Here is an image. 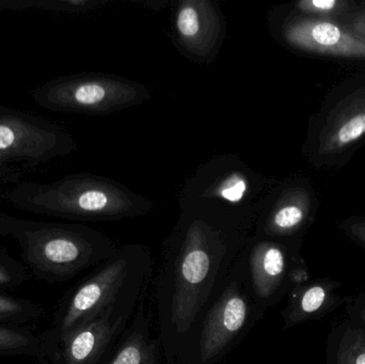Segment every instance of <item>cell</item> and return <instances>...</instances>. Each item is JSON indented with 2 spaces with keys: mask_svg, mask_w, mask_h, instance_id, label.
<instances>
[{
  "mask_svg": "<svg viewBox=\"0 0 365 364\" xmlns=\"http://www.w3.org/2000/svg\"><path fill=\"white\" fill-rule=\"evenodd\" d=\"M0 235L17 244L31 275L51 284L71 279L113 254L108 239L83 224L36 222L0 212Z\"/></svg>",
  "mask_w": 365,
  "mask_h": 364,
  "instance_id": "cell-1",
  "label": "cell"
},
{
  "mask_svg": "<svg viewBox=\"0 0 365 364\" xmlns=\"http://www.w3.org/2000/svg\"><path fill=\"white\" fill-rule=\"evenodd\" d=\"M1 199L19 211L75 222L138 213L132 194L106 180L85 173L66 175L51 183L24 181L4 190Z\"/></svg>",
  "mask_w": 365,
  "mask_h": 364,
  "instance_id": "cell-2",
  "label": "cell"
},
{
  "mask_svg": "<svg viewBox=\"0 0 365 364\" xmlns=\"http://www.w3.org/2000/svg\"><path fill=\"white\" fill-rule=\"evenodd\" d=\"M76 147L59 124L0 104V185H17L21 179Z\"/></svg>",
  "mask_w": 365,
  "mask_h": 364,
  "instance_id": "cell-3",
  "label": "cell"
},
{
  "mask_svg": "<svg viewBox=\"0 0 365 364\" xmlns=\"http://www.w3.org/2000/svg\"><path fill=\"white\" fill-rule=\"evenodd\" d=\"M139 94L132 85L109 77L74 74L45 81L30 96L38 107L53 113L103 115L130 105Z\"/></svg>",
  "mask_w": 365,
  "mask_h": 364,
  "instance_id": "cell-4",
  "label": "cell"
},
{
  "mask_svg": "<svg viewBox=\"0 0 365 364\" xmlns=\"http://www.w3.org/2000/svg\"><path fill=\"white\" fill-rule=\"evenodd\" d=\"M217 236L203 224L187 233L175 275L173 322L180 331L189 328L204 305L208 284L217 265Z\"/></svg>",
  "mask_w": 365,
  "mask_h": 364,
  "instance_id": "cell-5",
  "label": "cell"
},
{
  "mask_svg": "<svg viewBox=\"0 0 365 364\" xmlns=\"http://www.w3.org/2000/svg\"><path fill=\"white\" fill-rule=\"evenodd\" d=\"M128 265L126 258L115 259L75 290L58 312L53 328L44 333L51 348L58 340L91 322L115 303L128 276Z\"/></svg>",
  "mask_w": 365,
  "mask_h": 364,
  "instance_id": "cell-6",
  "label": "cell"
},
{
  "mask_svg": "<svg viewBox=\"0 0 365 364\" xmlns=\"http://www.w3.org/2000/svg\"><path fill=\"white\" fill-rule=\"evenodd\" d=\"M251 278L255 294L266 303L310 280L308 267L298 250L280 241L257 244L251 254Z\"/></svg>",
  "mask_w": 365,
  "mask_h": 364,
  "instance_id": "cell-7",
  "label": "cell"
},
{
  "mask_svg": "<svg viewBox=\"0 0 365 364\" xmlns=\"http://www.w3.org/2000/svg\"><path fill=\"white\" fill-rule=\"evenodd\" d=\"M285 38L294 46L310 53L365 58V41L346 26L330 19H300L287 27Z\"/></svg>",
  "mask_w": 365,
  "mask_h": 364,
  "instance_id": "cell-8",
  "label": "cell"
},
{
  "mask_svg": "<svg viewBox=\"0 0 365 364\" xmlns=\"http://www.w3.org/2000/svg\"><path fill=\"white\" fill-rule=\"evenodd\" d=\"M249 316L246 297L237 286H231L212 307L202 331L200 355L202 363L218 356L233 341Z\"/></svg>",
  "mask_w": 365,
  "mask_h": 364,
  "instance_id": "cell-9",
  "label": "cell"
},
{
  "mask_svg": "<svg viewBox=\"0 0 365 364\" xmlns=\"http://www.w3.org/2000/svg\"><path fill=\"white\" fill-rule=\"evenodd\" d=\"M115 303L98 318L58 340L46 364H94L119 325Z\"/></svg>",
  "mask_w": 365,
  "mask_h": 364,
  "instance_id": "cell-10",
  "label": "cell"
},
{
  "mask_svg": "<svg viewBox=\"0 0 365 364\" xmlns=\"http://www.w3.org/2000/svg\"><path fill=\"white\" fill-rule=\"evenodd\" d=\"M340 282L328 278L308 280L291 291V299L283 311L284 328L319 320L344 306L347 296L338 293Z\"/></svg>",
  "mask_w": 365,
  "mask_h": 364,
  "instance_id": "cell-11",
  "label": "cell"
},
{
  "mask_svg": "<svg viewBox=\"0 0 365 364\" xmlns=\"http://www.w3.org/2000/svg\"><path fill=\"white\" fill-rule=\"evenodd\" d=\"M364 135L365 87L345 98L331 111L319 135V153H338Z\"/></svg>",
  "mask_w": 365,
  "mask_h": 364,
  "instance_id": "cell-12",
  "label": "cell"
},
{
  "mask_svg": "<svg viewBox=\"0 0 365 364\" xmlns=\"http://www.w3.org/2000/svg\"><path fill=\"white\" fill-rule=\"evenodd\" d=\"M53 348L44 333L34 335L28 328L0 324V357L25 356L46 364Z\"/></svg>",
  "mask_w": 365,
  "mask_h": 364,
  "instance_id": "cell-13",
  "label": "cell"
},
{
  "mask_svg": "<svg viewBox=\"0 0 365 364\" xmlns=\"http://www.w3.org/2000/svg\"><path fill=\"white\" fill-rule=\"evenodd\" d=\"M326 364H365V331L345 320L327 340Z\"/></svg>",
  "mask_w": 365,
  "mask_h": 364,
  "instance_id": "cell-14",
  "label": "cell"
},
{
  "mask_svg": "<svg viewBox=\"0 0 365 364\" xmlns=\"http://www.w3.org/2000/svg\"><path fill=\"white\" fill-rule=\"evenodd\" d=\"M208 188L200 187L201 199L217 200L221 205H242L251 198V173L246 171L208 173ZM197 197V198H200Z\"/></svg>",
  "mask_w": 365,
  "mask_h": 364,
  "instance_id": "cell-15",
  "label": "cell"
},
{
  "mask_svg": "<svg viewBox=\"0 0 365 364\" xmlns=\"http://www.w3.org/2000/svg\"><path fill=\"white\" fill-rule=\"evenodd\" d=\"M310 202L307 197L296 196L281 203L268 218L266 233L272 237L297 234L308 222Z\"/></svg>",
  "mask_w": 365,
  "mask_h": 364,
  "instance_id": "cell-16",
  "label": "cell"
},
{
  "mask_svg": "<svg viewBox=\"0 0 365 364\" xmlns=\"http://www.w3.org/2000/svg\"><path fill=\"white\" fill-rule=\"evenodd\" d=\"M96 4L91 0H0V10L83 13L91 10Z\"/></svg>",
  "mask_w": 365,
  "mask_h": 364,
  "instance_id": "cell-17",
  "label": "cell"
},
{
  "mask_svg": "<svg viewBox=\"0 0 365 364\" xmlns=\"http://www.w3.org/2000/svg\"><path fill=\"white\" fill-rule=\"evenodd\" d=\"M44 316L42 306L0 294V324L21 326L36 322Z\"/></svg>",
  "mask_w": 365,
  "mask_h": 364,
  "instance_id": "cell-18",
  "label": "cell"
},
{
  "mask_svg": "<svg viewBox=\"0 0 365 364\" xmlns=\"http://www.w3.org/2000/svg\"><path fill=\"white\" fill-rule=\"evenodd\" d=\"M203 19L201 12L192 4H185L177 15L175 28L185 43L197 42L203 36Z\"/></svg>",
  "mask_w": 365,
  "mask_h": 364,
  "instance_id": "cell-19",
  "label": "cell"
},
{
  "mask_svg": "<svg viewBox=\"0 0 365 364\" xmlns=\"http://www.w3.org/2000/svg\"><path fill=\"white\" fill-rule=\"evenodd\" d=\"M29 277V271L23 263L0 249V288H17Z\"/></svg>",
  "mask_w": 365,
  "mask_h": 364,
  "instance_id": "cell-20",
  "label": "cell"
},
{
  "mask_svg": "<svg viewBox=\"0 0 365 364\" xmlns=\"http://www.w3.org/2000/svg\"><path fill=\"white\" fill-rule=\"evenodd\" d=\"M349 2L342 0H304L298 2L297 9L308 14L315 15V19H328L340 15L346 10Z\"/></svg>",
  "mask_w": 365,
  "mask_h": 364,
  "instance_id": "cell-21",
  "label": "cell"
},
{
  "mask_svg": "<svg viewBox=\"0 0 365 364\" xmlns=\"http://www.w3.org/2000/svg\"><path fill=\"white\" fill-rule=\"evenodd\" d=\"M149 345L141 338H130L111 364H149Z\"/></svg>",
  "mask_w": 365,
  "mask_h": 364,
  "instance_id": "cell-22",
  "label": "cell"
},
{
  "mask_svg": "<svg viewBox=\"0 0 365 364\" xmlns=\"http://www.w3.org/2000/svg\"><path fill=\"white\" fill-rule=\"evenodd\" d=\"M344 306L346 321L365 331V291L353 296H347Z\"/></svg>",
  "mask_w": 365,
  "mask_h": 364,
  "instance_id": "cell-23",
  "label": "cell"
},
{
  "mask_svg": "<svg viewBox=\"0 0 365 364\" xmlns=\"http://www.w3.org/2000/svg\"><path fill=\"white\" fill-rule=\"evenodd\" d=\"M342 229L351 239L365 248V218H351L342 224Z\"/></svg>",
  "mask_w": 365,
  "mask_h": 364,
  "instance_id": "cell-24",
  "label": "cell"
},
{
  "mask_svg": "<svg viewBox=\"0 0 365 364\" xmlns=\"http://www.w3.org/2000/svg\"><path fill=\"white\" fill-rule=\"evenodd\" d=\"M354 34L359 36L361 40L365 41V9L359 11L357 14L354 15L353 19L346 26Z\"/></svg>",
  "mask_w": 365,
  "mask_h": 364,
  "instance_id": "cell-25",
  "label": "cell"
}]
</instances>
